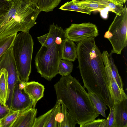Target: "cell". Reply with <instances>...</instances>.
<instances>
[{"label": "cell", "mask_w": 127, "mask_h": 127, "mask_svg": "<svg viewBox=\"0 0 127 127\" xmlns=\"http://www.w3.org/2000/svg\"><path fill=\"white\" fill-rule=\"evenodd\" d=\"M74 2L89 10L92 12L93 11H97L101 12L103 10H105L107 8H108L106 6L102 5L83 1H80Z\"/></svg>", "instance_id": "25"}, {"label": "cell", "mask_w": 127, "mask_h": 127, "mask_svg": "<svg viewBox=\"0 0 127 127\" xmlns=\"http://www.w3.org/2000/svg\"><path fill=\"white\" fill-rule=\"evenodd\" d=\"M65 31L66 38L75 42H79L89 37L95 38L99 35L97 26L90 22L72 24Z\"/></svg>", "instance_id": "8"}, {"label": "cell", "mask_w": 127, "mask_h": 127, "mask_svg": "<svg viewBox=\"0 0 127 127\" xmlns=\"http://www.w3.org/2000/svg\"><path fill=\"white\" fill-rule=\"evenodd\" d=\"M77 45L74 42L67 38L63 43L62 59L74 61L77 58Z\"/></svg>", "instance_id": "16"}, {"label": "cell", "mask_w": 127, "mask_h": 127, "mask_svg": "<svg viewBox=\"0 0 127 127\" xmlns=\"http://www.w3.org/2000/svg\"><path fill=\"white\" fill-rule=\"evenodd\" d=\"M109 108V113L106 119L107 127H115L114 108Z\"/></svg>", "instance_id": "29"}, {"label": "cell", "mask_w": 127, "mask_h": 127, "mask_svg": "<svg viewBox=\"0 0 127 127\" xmlns=\"http://www.w3.org/2000/svg\"><path fill=\"white\" fill-rule=\"evenodd\" d=\"M10 108L0 102V119L3 117L9 112Z\"/></svg>", "instance_id": "31"}, {"label": "cell", "mask_w": 127, "mask_h": 127, "mask_svg": "<svg viewBox=\"0 0 127 127\" xmlns=\"http://www.w3.org/2000/svg\"><path fill=\"white\" fill-rule=\"evenodd\" d=\"M53 108V111L46 127H57L55 120L56 113V108L55 105Z\"/></svg>", "instance_id": "30"}, {"label": "cell", "mask_w": 127, "mask_h": 127, "mask_svg": "<svg viewBox=\"0 0 127 127\" xmlns=\"http://www.w3.org/2000/svg\"><path fill=\"white\" fill-rule=\"evenodd\" d=\"M73 64L72 62L63 59L61 60L58 66V74L62 76L70 75L73 69Z\"/></svg>", "instance_id": "22"}, {"label": "cell", "mask_w": 127, "mask_h": 127, "mask_svg": "<svg viewBox=\"0 0 127 127\" xmlns=\"http://www.w3.org/2000/svg\"><path fill=\"white\" fill-rule=\"evenodd\" d=\"M33 45L32 37L29 32H21L17 34L11 46L12 55L22 82H29Z\"/></svg>", "instance_id": "4"}, {"label": "cell", "mask_w": 127, "mask_h": 127, "mask_svg": "<svg viewBox=\"0 0 127 127\" xmlns=\"http://www.w3.org/2000/svg\"><path fill=\"white\" fill-rule=\"evenodd\" d=\"M19 82L13 91L10 108L22 112L32 107L33 102L24 92Z\"/></svg>", "instance_id": "11"}, {"label": "cell", "mask_w": 127, "mask_h": 127, "mask_svg": "<svg viewBox=\"0 0 127 127\" xmlns=\"http://www.w3.org/2000/svg\"><path fill=\"white\" fill-rule=\"evenodd\" d=\"M62 106L64 111V118L60 127H75L77 124L76 121L73 119L63 102Z\"/></svg>", "instance_id": "24"}, {"label": "cell", "mask_w": 127, "mask_h": 127, "mask_svg": "<svg viewBox=\"0 0 127 127\" xmlns=\"http://www.w3.org/2000/svg\"><path fill=\"white\" fill-rule=\"evenodd\" d=\"M19 111L14 110L10 108L8 113L0 119V127H11L19 113Z\"/></svg>", "instance_id": "21"}, {"label": "cell", "mask_w": 127, "mask_h": 127, "mask_svg": "<svg viewBox=\"0 0 127 127\" xmlns=\"http://www.w3.org/2000/svg\"><path fill=\"white\" fill-rule=\"evenodd\" d=\"M23 89L32 100V107L35 108L37 102L43 96L44 86L38 82H28L25 83Z\"/></svg>", "instance_id": "13"}, {"label": "cell", "mask_w": 127, "mask_h": 127, "mask_svg": "<svg viewBox=\"0 0 127 127\" xmlns=\"http://www.w3.org/2000/svg\"><path fill=\"white\" fill-rule=\"evenodd\" d=\"M8 11L0 20V37L19 31L29 32L35 25L41 12L39 7L28 4L22 0H13Z\"/></svg>", "instance_id": "3"}, {"label": "cell", "mask_w": 127, "mask_h": 127, "mask_svg": "<svg viewBox=\"0 0 127 127\" xmlns=\"http://www.w3.org/2000/svg\"><path fill=\"white\" fill-rule=\"evenodd\" d=\"M77 58L84 87L88 92L100 98L107 105L112 102L102 53L96 45L95 38L78 42Z\"/></svg>", "instance_id": "1"}, {"label": "cell", "mask_w": 127, "mask_h": 127, "mask_svg": "<svg viewBox=\"0 0 127 127\" xmlns=\"http://www.w3.org/2000/svg\"><path fill=\"white\" fill-rule=\"evenodd\" d=\"M81 1L104 5L108 8L110 11L116 14H120L124 7L123 5L117 4L111 0H84Z\"/></svg>", "instance_id": "18"}, {"label": "cell", "mask_w": 127, "mask_h": 127, "mask_svg": "<svg viewBox=\"0 0 127 127\" xmlns=\"http://www.w3.org/2000/svg\"><path fill=\"white\" fill-rule=\"evenodd\" d=\"M72 0L74 2H77V1H81V0Z\"/></svg>", "instance_id": "34"}, {"label": "cell", "mask_w": 127, "mask_h": 127, "mask_svg": "<svg viewBox=\"0 0 127 127\" xmlns=\"http://www.w3.org/2000/svg\"><path fill=\"white\" fill-rule=\"evenodd\" d=\"M32 6L34 7H38L37 0H22Z\"/></svg>", "instance_id": "32"}, {"label": "cell", "mask_w": 127, "mask_h": 127, "mask_svg": "<svg viewBox=\"0 0 127 127\" xmlns=\"http://www.w3.org/2000/svg\"><path fill=\"white\" fill-rule=\"evenodd\" d=\"M61 0H37V4L41 11L46 12L53 11Z\"/></svg>", "instance_id": "19"}, {"label": "cell", "mask_w": 127, "mask_h": 127, "mask_svg": "<svg viewBox=\"0 0 127 127\" xmlns=\"http://www.w3.org/2000/svg\"><path fill=\"white\" fill-rule=\"evenodd\" d=\"M63 43L55 44L47 48L41 46L34 59L37 72L41 76L51 81L58 74V66L62 59Z\"/></svg>", "instance_id": "5"}, {"label": "cell", "mask_w": 127, "mask_h": 127, "mask_svg": "<svg viewBox=\"0 0 127 127\" xmlns=\"http://www.w3.org/2000/svg\"><path fill=\"white\" fill-rule=\"evenodd\" d=\"M66 38L65 31L54 23L50 25L48 33L37 37L41 46L47 48L56 44H61Z\"/></svg>", "instance_id": "10"}, {"label": "cell", "mask_w": 127, "mask_h": 127, "mask_svg": "<svg viewBox=\"0 0 127 127\" xmlns=\"http://www.w3.org/2000/svg\"><path fill=\"white\" fill-rule=\"evenodd\" d=\"M59 9L63 10L73 11L89 15L91 14L92 12L84 7L74 2L72 0L65 3Z\"/></svg>", "instance_id": "20"}, {"label": "cell", "mask_w": 127, "mask_h": 127, "mask_svg": "<svg viewBox=\"0 0 127 127\" xmlns=\"http://www.w3.org/2000/svg\"><path fill=\"white\" fill-rule=\"evenodd\" d=\"M102 54L108 88L114 105L127 99V95L124 90L121 89L119 87L112 74L105 51L103 52Z\"/></svg>", "instance_id": "9"}, {"label": "cell", "mask_w": 127, "mask_h": 127, "mask_svg": "<svg viewBox=\"0 0 127 127\" xmlns=\"http://www.w3.org/2000/svg\"><path fill=\"white\" fill-rule=\"evenodd\" d=\"M80 127H107L106 119H95L80 126Z\"/></svg>", "instance_id": "27"}, {"label": "cell", "mask_w": 127, "mask_h": 127, "mask_svg": "<svg viewBox=\"0 0 127 127\" xmlns=\"http://www.w3.org/2000/svg\"><path fill=\"white\" fill-rule=\"evenodd\" d=\"M13 2V0L9 1L0 0V20L8 11Z\"/></svg>", "instance_id": "28"}, {"label": "cell", "mask_w": 127, "mask_h": 127, "mask_svg": "<svg viewBox=\"0 0 127 127\" xmlns=\"http://www.w3.org/2000/svg\"><path fill=\"white\" fill-rule=\"evenodd\" d=\"M9 94L7 72L2 68L0 70V102L5 106H7Z\"/></svg>", "instance_id": "15"}, {"label": "cell", "mask_w": 127, "mask_h": 127, "mask_svg": "<svg viewBox=\"0 0 127 127\" xmlns=\"http://www.w3.org/2000/svg\"><path fill=\"white\" fill-rule=\"evenodd\" d=\"M7 0V1H10L13 0Z\"/></svg>", "instance_id": "35"}, {"label": "cell", "mask_w": 127, "mask_h": 127, "mask_svg": "<svg viewBox=\"0 0 127 127\" xmlns=\"http://www.w3.org/2000/svg\"><path fill=\"white\" fill-rule=\"evenodd\" d=\"M37 112V110L33 107L25 111L19 112L11 127H33Z\"/></svg>", "instance_id": "12"}, {"label": "cell", "mask_w": 127, "mask_h": 127, "mask_svg": "<svg viewBox=\"0 0 127 127\" xmlns=\"http://www.w3.org/2000/svg\"><path fill=\"white\" fill-rule=\"evenodd\" d=\"M115 3L119 5H123L127 0H111Z\"/></svg>", "instance_id": "33"}, {"label": "cell", "mask_w": 127, "mask_h": 127, "mask_svg": "<svg viewBox=\"0 0 127 127\" xmlns=\"http://www.w3.org/2000/svg\"><path fill=\"white\" fill-rule=\"evenodd\" d=\"M87 93L96 113L106 118L105 111L108 109V108L105 103L95 95L89 92Z\"/></svg>", "instance_id": "17"}, {"label": "cell", "mask_w": 127, "mask_h": 127, "mask_svg": "<svg viewBox=\"0 0 127 127\" xmlns=\"http://www.w3.org/2000/svg\"><path fill=\"white\" fill-rule=\"evenodd\" d=\"M17 33L0 37V58L11 46Z\"/></svg>", "instance_id": "23"}, {"label": "cell", "mask_w": 127, "mask_h": 127, "mask_svg": "<svg viewBox=\"0 0 127 127\" xmlns=\"http://www.w3.org/2000/svg\"><path fill=\"white\" fill-rule=\"evenodd\" d=\"M115 127H127V99L114 105Z\"/></svg>", "instance_id": "14"}, {"label": "cell", "mask_w": 127, "mask_h": 127, "mask_svg": "<svg viewBox=\"0 0 127 127\" xmlns=\"http://www.w3.org/2000/svg\"><path fill=\"white\" fill-rule=\"evenodd\" d=\"M54 86L57 100L62 101L78 124L83 125L99 116L88 93L76 78L71 75L62 76Z\"/></svg>", "instance_id": "2"}, {"label": "cell", "mask_w": 127, "mask_h": 127, "mask_svg": "<svg viewBox=\"0 0 127 127\" xmlns=\"http://www.w3.org/2000/svg\"></svg>", "instance_id": "36"}, {"label": "cell", "mask_w": 127, "mask_h": 127, "mask_svg": "<svg viewBox=\"0 0 127 127\" xmlns=\"http://www.w3.org/2000/svg\"><path fill=\"white\" fill-rule=\"evenodd\" d=\"M127 9L124 7L120 14H116L104 35L110 42L113 53L118 55L127 46Z\"/></svg>", "instance_id": "6"}, {"label": "cell", "mask_w": 127, "mask_h": 127, "mask_svg": "<svg viewBox=\"0 0 127 127\" xmlns=\"http://www.w3.org/2000/svg\"><path fill=\"white\" fill-rule=\"evenodd\" d=\"M53 109V108L43 115L36 117L33 127H46Z\"/></svg>", "instance_id": "26"}, {"label": "cell", "mask_w": 127, "mask_h": 127, "mask_svg": "<svg viewBox=\"0 0 127 127\" xmlns=\"http://www.w3.org/2000/svg\"><path fill=\"white\" fill-rule=\"evenodd\" d=\"M4 68L8 73V81L9 91V97L6 105L10 108L12 98L14 89L20 79L12 55L11 46L0 58V70Z\"/></svg>", "instance_id": "7"}]
</instances>
